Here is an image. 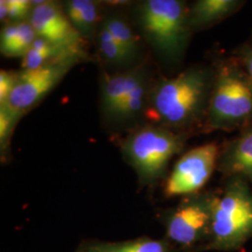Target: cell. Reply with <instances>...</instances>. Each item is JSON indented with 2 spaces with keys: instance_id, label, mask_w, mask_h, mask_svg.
Instances as JSON below:
<instances>
[{
  "instance_id": "10",
  "label": "cell",
  "mask_w": 252,
  "mask_h": 252,
  "mask_svg": "<svg viewBox=\"0 0 252 252\" xmlns=\"http://www.w3.org/2000/svg\"><path fill=\"white\" fill-rule=\"evenodd\" d=\"M219 168L230 177H239L252 184V123L220 151Z\"/></svg>"
},
{
  "instance_id": "23",
  "label": "cell",
  "mask_w": 252,
  "mask_h": 252,
  "mask_svg": "<svg viewBox=\"0 0 252 252\" xmlns=\"http://www.w3.org/2000/svg\"><path fill=\"white\" fill-rule=\"evenodd\" d=\"M234 56L252 80V36L236 50Z\"/></svg>"
},
{
  "instance_id": "16",
  "label": "cell",
  "mask_w": 252,
  "mask_h": 252,
  "mask_svg": "<svg viewBox=\"0 0 252 252\" xmlns=\"http://www.w3.org/2000/svg\"><path fill=\"white\" fill-rule=\"evenodd\" d=\"M63 10L74 28L83 37L90 36L99 23V9L94 1L69 0L64 3Z\"/></svg>"
},
{
  "instance_id": "1",
  "label": "cell",
  "mask_w": 252,
  "mask_h": 252,
  "mask_svg": "<svg viewBox=\"0 0 252 252\" xmlns=\"http://www.w3.org/2000/svg\"><path fill=\"white\" fill-rule=\"evenodd\" d=\"M213 80L214 69L204 67H190L160 80L149 91L146 117L154 126L173 131L206 119Z\"/></svg>"
},
{
  "instance_id": "19",
  "label": "cell",
  "mask_w": 252,
  "mask_h": 252,
  "mask_svg": "<svg viewBox=\"0 0 252 252\" xmlns=\"http://www.w3.org/2000/svg\"><path fill=\"white\" fill-rule=\"evenodd\" d=\"M98 44L101 54L110 63H125L132 59L104 27H102L98 34Z\"/></svg>"
},
{
  "instance_id": "7",
  "label": "cell",
  "mask_w": 252,
  "mask_h": 252,
  "mask_svg": "<svg viewBox=\"0 0 252 252\" xmlns=\"http://www.w3.org/2000/svg\"><path fill=\"white\" fill-rule=\"evenodd\" d=\"M212 197L194 195L182 201L166 216L164 225L169 242L189 248L210 236Z\"/></svg>"
},
{
  "instance_id": "11",
  "label": "cell",
  "mask_w": 252,
  "mask_h": 252,
  "mask_svg": "<svg viewBox=\"0 0 252 252\" xmlns=\"http://www.w3.org/2000/svg\"><path fill=\"white\" fill-rule=\"evenodd\" d=\"M145 81L144 72L138 68L107 75L102 84V106L108 116L112 117L123 100Z\"/></svg>"
},
{
  "instance_id": "20",
  "label": "cell",
  "mask_w": 252,
  "mask_h": 252,
  "mask_svg": "<svg viewBox=\"0 0 252 252\" xmlns=\"http://www.w3.org/2000/svg\"><path fill=\"white\" fill-rule=\"evenodd\" d=\"M22 115L7 106H0V146L1 151H6L11 133Z\"/></svg>"
},
{
  "instance_id": "18",
  "label": "cell",
  "mask_w": 252,
  "mask_h": 252,
  "mask_svg": "<svg viewBox=\"0 0 252 252\" xmlns=\"http://www.w3.org/2000/svg\"><path fill=\"white\" fill-rule=\"evenodd\" d=\"M148 94L149 92L147 90V83L145 81L123 100L112 117L119 120H128L137 115L143 110Z\"/></svg>"
},
{
  "instance_id": "15",
  "label": "cell",
  "mask_w": 252,
  "mask_h": 252,
  "mask_svg": "<svg viewBox=\"0 0 252 252\" xmlns=\"http://www.w3.org/2000/svg\"><path fill=\"white\" fill-rule=\"evenodd\" d=\"M81 55L60 49L44 39L37 37L31 49L23 58L22 66L24 69H36L50 63L65 60H79Z\"/></svg>"
},
{
  "instance_id": "2",
  "label": "cell",
  "mask_w": 252,
  "mask_h": 252,
  "mask_svg": "<svg viewBox=\"0 0 252 252\" xmlns=\"http://www.w3.org/2000/svg\"><path fill=\"white\" fill-rule=\"evenodd\" d=\"M252 123V80L234 56L221 59L214 69L206 127L210 131H234Z\"/></svg>"
},
{
  "instance_id": "17",
  "label": "cell",
  "mask_w": 252,
  "mask_h": 252,
  "mask_svg": "<svg viewBox=\"0 0 252 252\" xmlns=\"http://www.w3.org/2000/svg\"><path fill=\"white\" fill-rule=\"evenodd\" d=\"M102 27L108 30L132 58L135 56L138 50V38L124 19L118 16L108 17L105 20Z\"/></svg>"
},
{
  "instance_id": "13",
  "label": "cell",
  "mask_w": 252,
  "mask_h": 252,
  "mask_svg": "<svg viewBox=\"0 0 252 252\" xmlns=\"http://www.w3.org/2000/svg\"><path fill=\"white\" fill-rule=\"evenodd\" d=\"M77 252H173L169 241L140 237L123 242L87 241L81 244Z\"/></svg>"
},
{
  "instance_id": "4",
  "label": "cell",
  "mask_w": 252,
  "mask_h": 252,
  "mask_svg": "<svg viewBox=\"0 0 252 252\" xmlns=\"http://www.w3.org/2000/svg\"><path fill=\"white\" fill-rule=\"evenodd\" d=\"M147 41L163 60L176 63L183 56L191 28L189 8L180 0H148L138 13Z\"/></svg>"
},
{
  "instance_id": "21",
  "label": "cell",
  "mask_w": 252,
  "mask_h": 252,
  "mask_svg": "<svg viewBox=\"0 0 252 252\" xmlns=\"http://www.w3.org/2000/svg\"><path fill=\"white\" fill-rule=\"evenodd\" d=\"M8 19L6 24H16L28 21L32 9L33 1L28 0H7Z\"/></svg>"
},
{
  "instance_id": "5",
  "label": "cell",
  "mask_w": 252,
  "mask_h": 252,
  "mask_svg": "<svg viewBox=\"0 0 252 252\" xmlns=\"http://www.w3.org/2000/svg\"><path fill=\"white\" fill-rule=\"evenodd\" d=\"M184 140L182 133L151 125L128 135L122 149L140 181L154 184L164 176L168 163L181 151Z\"/></svg>"
},
{
  "instance_id": "8",
  "label": "cell",
  "mask_w": 252,
  "mask_h": 252,
  "mask_svg": "<svg viewBox=\"0 0 252 252\" xmlns=\"http://www.w3.org/2000/svg\"><path fill=\"white\" fill-rule=\"evenodd\" d=\"M78 60L71 59L50 63L36 69L19 71L17 81L6 104L11 110L24 115L59 83Z\"/></svg>"
},
{
  "instance_id": "24",
  "label": "cell",
  "mask_w": 252,
  "mask_h": 252,
  "mask_svg": "<svg viewBox=\"0 0 252 252\" xmlns=\"http://www.w3.org/2000/svg\"><path fill=\"white\" fill-rule=\"evenodd\" d=\"M8 19V4L7 0L0 1V20L3 22H7Z\"/></svg>"
},
{
  "instance_id": "22",
  "label": "cell",
  "mask_w": 252,
  "mask_h": 252,
  "mask_svg": "<svg viewBox=\"0 0 252 252\" xmlns=\"http://www.w3.org/2000/svg\"><path fill=\"white\" fill-rule=\"evenodd\" d=\"M18 72L1 70L0 72V106L6 104L10 93L13 90L17 81Z\"/></svg>"
},
{
  "instance_id": "6",
  "label": "cell",
  "mask_w": 252,
  "mask_h": 252,
  "mask_svg": "<svg viewBox=\"0 0 252 252\" xmlns=\"http://www.w3.org/2000/svg\"><path fill=\"white\" fill-rule=\"evenodd\" d=\"M220 148L207 143L191 149L176 162L164 186L167 197L192 195L202 189L218 166Z\"/></svg>"
},
{
  "instance_id": "12",
  "label": "cell",
  "mask_w": 252,
  "mask_h": 252,
  "mask_svg": "<svg viewBox=\"0 0 252 252\" xmlns=\"http://www.w3.org/2000/svg\"><path fill=\"white\" fill-rule=\"evenodd\" d=\"M244 3L240 0H198L189 9L190 28L212 27L237 12Z\"/></svg>"
},
{
  "instance_id": "3",
  "label": "cell",
  "mask_w": 252,
  "mask_h": 252,
  "mask_svg": "<svg viewBox=\"0 0 252 252\" xmlns=\"http://www.w3.org/2000/svg\"><path fill=\"white\" fill-rule=\"evenodd\" d=\"M252 237V191L247 180L233 177L212 196L210 242L206 250L233 251Z\"/></svg>"
},
{
  "instance_id": "14",
  "label": "cell",
  "mask_w": 252,
  "mask_h": 252,
  "mask_svg": "<svg viewBox=\"0 0 252 252\" xmlns=\"http://www.w3.org/2000/svg\"><path fill=\"white\" fill-rule=\"evenodd\" d=\"M36 38L37 35L29 21L6 24L1 31V53L8 57L24 58Z\"/></svg>"
},
{
  "instance_id": "9",
  "label": "cell",
  "mask_w": 252,
  "mask_h": 252,
  "mask_svg": "<svg viewBox=\"0 0 252 252\" xmlns=\"http://www.w3.org/2000/svg\"><path fill=\"white\" fill-rule=\"evenodd\" d=\"M29 22L37 37L60 49L83 56L84 37L74 28L63 8L52 1H33Z\"/></svg>"
}]
</instances>
